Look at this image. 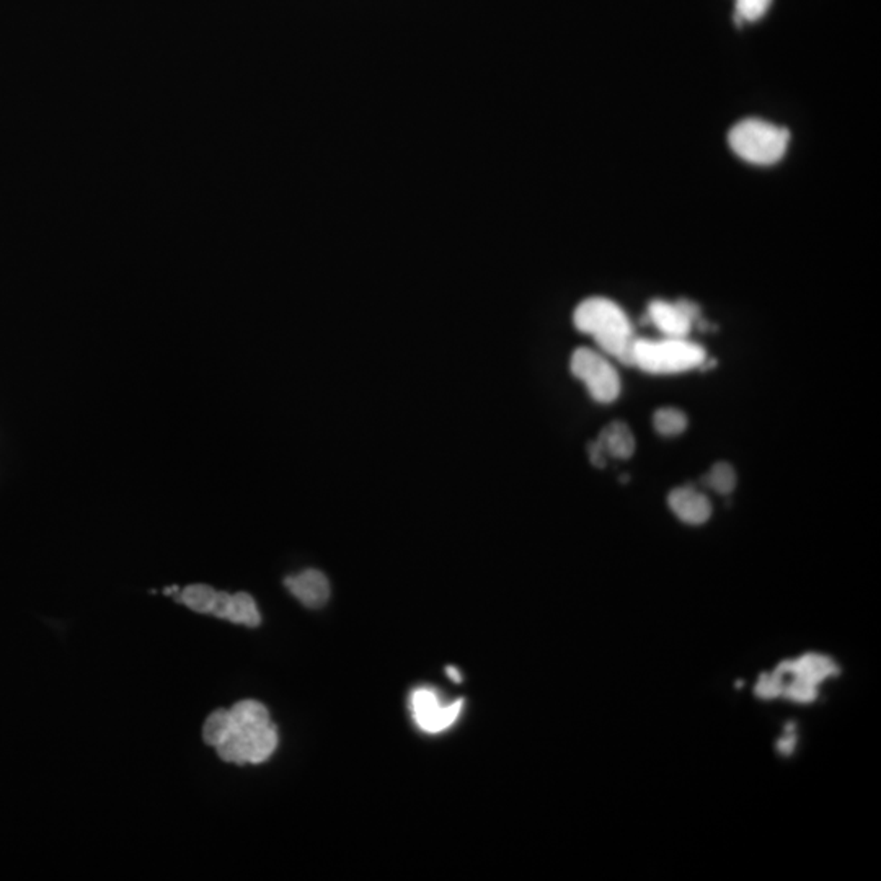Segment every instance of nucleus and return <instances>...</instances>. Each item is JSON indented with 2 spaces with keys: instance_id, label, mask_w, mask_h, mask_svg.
I'll use <instances>...</instances> for the list:
<instances>
[{
  "instance_id": "1",
  "label": "nucleus",
  "mask_w": 881,
  "mask_h": 881,
  "mask_svg": "<svg viewBox=\"0 0 881 881\" xmlns=\"http://www.w3.org/2000/svg\"><path fill=\"white\" fill-rule=\"evenodd\" d=\"M574 326L591 335L601 350L616 356L626 366H635L634 326L626 312L608 298H590L583 300L573 314Z\"/></svg>"
},
{
  "instance_id": "2",
  "label": "nucleus",
  "mask_w": 881,
  "mask_h": 881,
  "mask_svg": "<svg viewBox=\"0 0 881 881\" xmlns=\"http://www.w3.org/2000/svg\"><path fill=\"white\" fill-rule=\"evenodd\" d=\"M728 142L733 152L754 165H774L782 160L790 144V132L758 118L733 126Z\"/></svg>"
},
{
  "instance_id": "3",
  "label": "nucleus",
  "mask_w": 881,
  "mask_h": 881,
  "mask_svg": "<svg viewBox=\"0 0 881 881\" xmlns=\"http://www.w3.org/2000/svg\"><path fill=\"white\" fill-rule=\"evenodd\" d=\"M705 358L704 348L686 338H666L661 342L636 338L635 343V366L648 374H678L694 369Z\"/></svg>"
},
{
  "instance_id": "4",
  "label": "nucleus",
  "mask_w": 881,
  "mask_h": 881,
  "mask_svg": "<svg viewBox=\"0 0 881 881\" xmlns=\"http://www.w3.org/2000/svg\"><path fill=\"white\" fill-rule=\"evenodd\" d=\"M570 370L574 378L586 384L590 396L600 404H610L620 394L618 374L600 352H592L590 348L574 350Z\"/></svg>"
},
{
  "instance_id": "5",
  "label": "nucleus",
  "mask_w": 881,
  "mask_h": 881,
  "mask_svg": "<svg viewBox=\"0 0 881 881\" xmlns=\"http://www.w3.org/2000/svg\"><path fill=\"white\" fill-rule=\"evenodd\" d=\"M776 671L784 676L805 679L816 686L839 674V666L826 654L806 653L796 660L782 661Z\"/></svg>"
},
{
  "instance_id": "6",
  "label": "nucleus",
  "mask_w": 881,
  "mask_h": 881,
  "mask_svg": "<svg viewBox=\"0 0 881 881\" xmlns=\"http://www.w3.org/2000/svg\"><path fill=\"white\" fill-rule=\"evenodd\" d=\"M671 512L686 524L699 526L710 520L712 503L704 494L697 492L690 485L674 488L668 496Z\"/></svg>"
},
{
  "instance_id": "7",
  "label": "nucleus",
  "mask_w": 881,
  "mask_h": 881,
  "mask_svg": "<svg viewBox=\"0 0 881 881\" xmlns=\"http://www.w3.org/2000/svg\"><path fill=\"white\" fill-rule=\"evenodd\" d=\"M286 588L292 596L310 609L324 608L330 598V583L325 574L318 570H306L286 578Z\"/></svg>"
},
{
  "instance_id": "8",
  "label": "nucleus",
  "mask_w": 881,
  "mask_h": 881,
  "mask_svg": "<svg viewBox=\"0 0 881 881\" xmlns=\"http://www.w3.org/2000/svg\"><path fill=\"white\" fill-rule=\"evenodd\" d=\"M645 320H650L652 324L658 326L661 334L668 338H686L694 325L678 307L676 302L671 304L660 299L650 302L648 316Z\"/></svg>"
},
{
  "instance_id": "9",
  "label": "nucleus",
  "mask_w": 881,
  "mask_h": 881,
  "mask_svg": "<svg viewBox=\"0 0 881 881\" xmlns=\"http://www.w3.org/2000/svg\"><path fill=\"white\" fill-rule=\"evenodd\" d=\"M601 448L606 456L630 458L635 452V438L624 422H612L600 432Z\"/></svg>"
},
{
  "instance_id": "10",
  "label": "nucleus",
  "mask_w": 881,
  "mask_h": 881,
  "mask_svg": "<svg viewBox=\"0 0 881 881\" xmlns=\"http://www.w3.org/2000/svg\"><path fill=\"white\" fill-rule=\"evenodd\" d=\"M229 712L234 730L244 734H250L271 723L268 708L256 700L237 702Z\"/></svg>"
},
{
  "instance_id": "11",
  "label": "nucleus",
  "mask_w": 881,
  "mask_h": 881,
  "mask_svg": "<svg viewBox=\"0 0 881 881\" xmlns=\"http://www.w3.org/2000/svg\"><path fill=\"white\" fill-rule=\"evenodd\" d=\"M247 738V759L252 764H262L271 758L278 746V732L274 725H266L256 732L245 734Z\"/></svg>"
},
{
  "instance_id": "12",
  "label": "nucleus",
  "mask_w": 881,
  "mask_h": 881,
  "mask_svg": "<svg viewBox=\"0 0 881 881\" xmlns=\"http://www.w3.org/2000/svg\"><path fill=\"white\" fill-rule=\"evenodd\" d=\"M234 624H244L247 627H258L262 622V617L256 608L255 600L247 592H237L232 594V604H230L229 618Z\"/></svg>"
},
{
  "instance_id": "13",
  "label": "nucleus",
  "mask_w": 881,
  "mask_h": 881,
  "mask_svg": "<svg viewBox=\"0 0 881 881\" xmlns=\"http://www.w3.org/2000/svg\"><path fill=\"white\" fill-rule=\"evenodd\" d=\"M232 732H234V725H232L230 712L226 708H219V710L212 712L203 725L204 741H206V744L214 746V748Z\"/></svg>"
},
{
  "instance_id": "14",
  "label": "nucleus",
  "mask_w": 881,
  "mask_h": 881,
  "mask_svg": "<svg viewBox=\"0 0 881 881\" xmlns=\"http://www.w3.org/2000/svg\"><path fill=\"white\" fill-rule=\"evenodd\" d=\"M216 598V590L208 584H190L185 590L180 592V602H183L186 608L191 609L198 614H209L211 612L212 602Z\"/></svg>"
},
{
  "instance_id": "15",
  "label": "nucleus",
  "mask_w": 881,
  "mask_h": 881,
  "mask_svg": "<svg viewBox=\"0 0 881 881\" xmlns=\"http://www.w3.org/2000/svg\"><path fill=\"white\" fill-rule=\"evenodd\" d=\"M653 424L661 436H678L688 428V416L678 408H660L654 412Z\"/></svg>"
},
{
  "instance_id": "16",
  "label": "nucleus",
  "mask_w": 881,
  "mask_h": 881,
  "mask_svg": "<svg viewBox=\"0 0 881 881\" xmlns=\"http://www.w3.org/2000/svg\"><path fill=\"white\" fill-rule=\"evenodd\" d=\"M702 484L716 494H732L734 486H736L734 468L726 462H718L705 476H702Z\"/></svg>"
},
{
  "instance_id": "17",
  "label": "nucleus",
  "mask_w": 881,
  "mask_h": 881,
  "mask_svg": "<svg viewBox=\"0 0 881 881\" xmlns=\"http://www.w3.org/2000/svg\"><path fill=\"white\" fill-rule=\"evenodd\" d=\"M218 754L222 761L232 762V764H247V738L244 733L234 732L227 734L224 740L220 741L216 746Z\"/></svg>"
},
{
  "instance_id": "18",
  "label": "nucleus",
  "mask_w": 881,
  "mask_h": 881,
  "mask_svg": "<svg viewBox=\"0 0 881 881\" xmlns=\"http://www.w3.org/2000/svg\"><path fill=\"white\" fill-rule=\"evenodd\" d=\"M462 704H464L462 700H458V702L448 705V707H440L430 718H426L418 726L428 733L442 732V730L449 728L450 725L458 720V714L462 710Z\"/></svg>"
},
{
  "instance_id": "19",
  "label": "nucleus",
  "mask_w": 881,
  "mask_h": 881,
  "mask_svg": "<svg viewBox=\"0 0 881 881\" xmlns=\"http://www.w3.org/2000/svg\"><path fill=\"white\" fill-rule=\"evenodd\" d=\"M818 688L820 686H816L813 682L792 676L790 682H785L782 697H785L787 700L796 702V704H813L818 699Z\"/></svg>"
},
{
  "instance_id": "20",
  "label": "nucleus",
  "mask_w": 881,
  "mask_h": 881,
  "mask_svg": "<svg viewBox=\"0 0 881 881\" xmlns=\"http://www.w3.org/2000/svg\"><path fill=\"white\" fill-rule=\"evenodd\" d=\"M440 707V699L430 689H418L412 696V710L416 725L430 718Z\"/></svg>"
},
{
  "instance_id": "21",
  "label": "nucleus",
  "mask_w": 881,
  "mask_h": 881,
  "mask_svg": "<svg viewBox=\"0 0 881 881\" xmlns=\"http://www.w3.org/2000/svg\"><path fill=\"white\" fill-rule=\"evenodd\" d=\"M784 688V674H780L779 671H772V672H766V674L759 676L758 684L754 688V694L762 700H772L777 697H782Z\"/></svg>"
},
{
  "instance_id": "22",
  "label": "nucleus",
  "mask_w": 881,
  "mask_h": 881,
  "mask_svg": "<svg viewBox=\"0 0 881 881\" xmlns=\"http://www.w3.org/2000/svg\"><path fill=\"white\" fill-rule=\"evenodd\" d=\"M772 0H736L734 22L743 25L746 22H756L764 17L770 7Z\"/></svg>"
},
{
  "instance_id": "23",
  "label": "nucleus",
  "mask_w": 881,
  "mask_h": 881,
  "mask_svg": "<svg viewBox=\"0 0 881 881\" xmlns=\"http://www.w3.org/2000/svg\"><path fill=\"white\" fill-rule=\"evenodd\" d=\"M784 732V736L777 741V751L782 756H792L793 751L796 748V725L788 723Z\"/></svg>"
},
{
  "instance_id": "24",
  "label": "nucleus",
  "mask_w": 881,
  "mask_h": 881,
  "mask_svg": "<svg viewBox=\"0 0 881 881\" xmlns=\"http://www.w3.org/2000/svg\"><path fill=\"white\" fill-rule=\"evenodd\" d=\"M230 604H232V594L226 592V591H216V598H214V602H212L211 612L209 614L227 620L229 618Z\"/></svg>"
},
{
  "instance_id": "25",
  "label": "nucleus",
  "mask_w": 881,
  "mask_h": 881,
  "mask_svg": "<svg viewBox=\"0 0 881 881\" xmlns=\"http://www.w3.org/2000/svg\"><path fill=\"white\" fill-rule=\"evenodd\" d=\"M588 452H590V460L592 466H596L598 468L606 467V454L604 450L601 448L600 440H592L588 444Z\"/></svg>"
},
{
  "instance_id": "26",
  "label": "nucleus",
  "mask_w": 881,
  "mask_h": 881,
  "mask_svg": "<svg viewBox=\"0 0 881 881\" xmlns=\"http://www.w3.org/2000/svg\"><path fill=\"white\" fill-rule=\"evenodd\" d=\"M676 304H678V307L684 312V316H686V317H688L692 324H696L699 317H700V308H699L696 302H692V300L688 299H679Z\"/></svg>"
},
{
  "instance_id": "27",
  "label": "nucleus",
  "mask_w": 881,
  "mask_h": 881,
  "mask_svg": "<svg viewBox=\"0 0 881 881\" xmlns=\"http://www.w3.org/2000/svg\"><path fill=\"white\" fill-rule=\"evenodd\" d=\"M448 674H449V678L452 679V681H456V682H458V681H460V676H458V670H456V668H452V666H450V668H448Z\"/></svg>"
},
{
  "instance_id": "28",
  "label": "nucleus",
  "mask_w": 881,
  "mask_h": 881,
  "mask_svg": "<svg viewBox=\"0 0 881 881\" xmlns=\"http://www.w3.org/2000/svg\"><path fill=\"white\" fill-rule=\"evenodd\" d=\"M628 478H630V476H620V482H622V484H628Z\"/></svg>"
}]
</instances>
